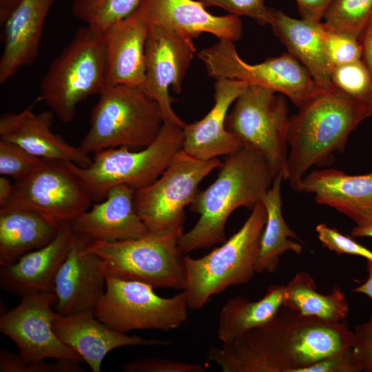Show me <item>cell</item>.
Wrapping results in <instances>:
<instances>
[{"mask_svg": "<svg viewBox=\"0 0 372 372\" xmlns=\"http://www.w3.org/2000/svg\"><path fill=\"white\" fill-rule=\"evenodd\" d=\"M53 329L58 338L73 349L92 371L99 372L105 357L123 347L169 346L168 340L145 339L112 329L99 321L92 311L70 316L56 314Z\"/></svg>", "mask_w": 372, "mask_h": 372, "instance_id": "cell-18", "label": "cell"}, {"mask_svg": "<svg viewBox=\"0 0 372 372\" xmlns=\"http://www.w3.org/2000/svg\"><path fill=\"white\" fill-rule=\"evenodd\" d=\"M334 88L354 99L369 102L372 98V75L362 59L333 68Z\"/></svg>", "mask_w": 372, "mask_h": 372, "instance_id": "cell-33", "label": "cell"}, {"mask_svg": "<svg viewBox=\"0 0 372 372\" xmlns=\"http://www.w3.org/2000/svg\"><path fill=\"white\" fill-rule=\"evenodd\" d=\"M134 192L126 185L112 187L103 200L92 203L70 222L73 232L91 242H109L147 234L149 231L134 208Z\"/></svg>", "mask_w": 372, "mask_h": 372, "instance_id": "cell-22", "label": "cell"}, {"mask_svg": "<svg viewBox=\"0 0 372 372\" xmlns=\"http://www.w3.org/2000/svg\"><path fill=\"white\" fill-rule=\"evenodd\" d=\"M353 331L347 322H329L287 309L242 338L207 352L223 372H299L349 349Z\"/></svg>", "mask_w": 372, "mask_h": 372, "instance_id": "cell-1", "label": "cell"}, {"mask_svg": "<svg viewBox=\"0 0 372 372\" xmlns=\"http://www.w3.org/2000/svg\"><path fill=\"white\" fill-rule=\"evenodd\" d=\"M198 57L204 63L208 76L268 88L285 96L298 108L327 90L319 85L289 53L250 64L240 57L233 41L219 39L200 51Z\"/></svg>", "mask_w": 372, "mask_h": 372, "instance_id": "cell-11", "label": "cell"}, {"mask_svg": "<svg viewBox=\"0 0 372 372\" xmlns=\"http://www.w3.org/2000/svg\"><path fill=\"white\" fill-rule=\"evenodd\" d=\"M55 1L23 0L2 28L1 41L4 48L0 59L1 83L37 59L44 22Z\"/></svg>", "mask_w": 372, "mask_h": 372, "instance_id": "cell-25", "label": "cell"}, {"mask_svg": "<svg viewBox=\"0 0 372 372\" xmlns=\"http://www.w3.org/2000/svg\"><path fill=\"white\" fill-rule=\"evenodd\" d=\"M298 109L289 118L287 180L300 192L308 170L329 165L334 153L344 148L351 132L369 116L368 102L335 88L324 90Z\"/></svg>", "mask_w": 372, "mask_h": 372, "instance_id": "cell-3", "label": "cell"}, {"mask_svg": "<svg viewBox=\"0 0 372 372\" xmlns=\"http://www.w3.org/2000/svg\"><path fill=\"white\" fill-rule=\"evenodd\" d=\"M63 222L19 205L0 207V266L10 265L25 254L48 245Z\"/></svg>", "mask_w": 372, "mask_h": 372, "instance_id": "cell-26", "label": "cell"}, {"mask_svg": "<svg viewBox=\"0 0 372 372\" xmlns=\"http://www.w3.org/2000/svg\"><path fill=\"white\" fill-rule=\"evenodd\" d=\"M351 351L359 371L372 372V313L355 327Z\"/></svg>", "mask_w": 372, "mask_h": 372, "instance_id": "cell-40", "label": "cell"}, {"mask_svg": "<svg viewBox=\"0 0 372 372\" xmlns=\"http://www.w3.org/2000/svg\"><path fill=\"white\" fill-rule=\"evenodd\" d=\"M300 192L313 194L317 203L344 214L355 226L372 223V172L350 175L335 169L313 170L302 178Z\"/></svg>", "mask_w": 372, "mask_h": 372, "instance_id": "cell-24", "label": "cell"}, {"mask_svg": "<svg viewBox=\"0 0 372 372\" xmlns=\"http://www.w3.org/2000/svg\"><path fill=\"white\" fill-rule=\"evenodd\" d=\"M282 180L283 177L277 175L262 200L267 218L260 242L256 268L258 273H274L282 254L289 251L300 254L302 250V245L293 240L298 238L297 235L287 224L282 215Z\"/></svg>", "mask_w": 372, "mask_h": 372, "instance_id": "cell-29", "label": "cell"}, {"mask_svg": "<svg viewBox=\"0 0 372 372\" xmlns=\"http://www.w3.org/2000/svg\"><path fill=\"white\" fill-rule=\"evenodd\" d=\"M164 122L160 106L141 87H107L92 110L79 147L88 154L120 147L143 149L154 141Z\"/></svg>", "mask_w": 372, "mask_h": 372, "instance_id": "cell-7", "label": "cell"}, {"mask_svg": "<svg viewBox=\"0 0 372 372\" xmlns=\"http://www.w3.org/2000/svg\"><path fill=\"white\" fill-rule=\"evenodd\" d=\"M289 118L282 94L249 85L235 101L225 124L242 145L253 148L264 157L276 176L280 174L287 180Z\"/></svg>", "mask_w": 372, "mask_h": 372, "instance_id": "cell-10", "label": "cell"}, {"mask_svg": "<svg viewBox=\"0 0 372 372\" xmlns=\"http://www.w3.org/2000/svg\"><path fill=\"white\" fill-rule=\"evenodd\" d=\"M74 232L70 222L63 221L55 238L48 245L28 252L14 262L0 266V286L21 298L54 292L56 273L70 248Z\"/></svg>", "mask_w": 372, "mask_h": 372, "instance_id": "cell-21", "label": "cell"}, {"mask_svg": "<svg viewBox=\"0 0 372 372\" xmlns=\"http://www.w3.org/2000/svg\"><path fill=\"white\" fill-rule=\"evenodd\" d=\"M196 53L193 39L174 30L149 25L145 48V81L142 90L161 107L164 120L183 127L174 112L169 90L182 91V83Z\"/></svg>", "mask_w": 372, "mask_h": 372, "instance_id": "cell-14", "label": "cell"}, {"mask_svg": "<svg viewBox=\"0 0 372 372\" xmlns=\"http://www.w3.org/2000/svg\"><path fill=\"white\" fill-rule=\"evenodd\" d=\"M372 14V0H333L324 19L334 31L360 38Z\"/></svg>", "mask_w": 372, "mask_h": 372, "instance_id": "cell-32", "label": "cell"}, {"mask_svg": "<svg viewBox=\"0 0 372 372\" xmlns=\"http://www.w3.org/2000/svg\"><path fill=\"white\" fill-rule=\"evenodd\" d=\"M91 241L74 233L72 244L54 280V310L70 316L94 309L106 289L104 261L85 248Z\"/></svg>", "mask_w": 372, "mask_h": 372, "instance_id": "cell-16", "label": "cell"}, {"mask_svg": "<svg viewBox=\"0 0 372 372\" xmlns=\"http://www.w3.org/2000/svg\"><path fill=\"white\" fill-rule=\"evenodd\" d=\"M215 181L198 192L190 209L200 215L196 225L179 239L183 253L208 248L227 240L225 225L240 207L249 209L262 202L276 176L267 161L242 145L229 155Z\"/></svg>", "mask_w": 372, "mask_h": 372, "instance_id": "cell-2", "label": "cell"}, {"mask_svg": "<svg viewBox=\"0 0 372 372\" xmlns=\"http://www.w3.org/2000/svg\"><path fill=\"white\" fill-rule=\"evenodd\" d=\"M23 0H0V24L3 28Z\"/></svg>", "mask_w": 372, "mask_h": 372, "instance_id": "cell-44", "label": "cell"}, {"mask_svg": "<svg viewBox=\"0 0 372 372\" xmlns=\"http://www.w3.org/2000/svg\"><path fill=\"white\" fill-rule=\"evenodd\" d=\"M183 234L149 232L134 239L110 242L93 241L85 251L104 261L106 275L142 282L154 289L183 290L185 256L179 245Z\"/></svg>", "mask_w": 372, "mask_h": 372, "instance_id": "cell-8", "label": "cell"}, {"mask_svg": "<svg viewBox=\"0 0 372 372\" xmlns=\"http://www.w3.org/2000/svg\"><path fill=\"white\" fill-rule=\"evenodd\" d=\"M42 102L39 96L30 105L19 112L3 114L0 117V140L14 143L41 158L69 161L87 167L92 158L79 146L68 143L52 132L54 113H34L33 107Z\"/></svg>", "mask_w": 372, "mask_h": 372, "instance_id": "cell-17", "label": "cell"}, {"mask_svg": "<svg viewBox=\"0 0 372 372\" xmlns=\"http://www.w3.org/2000/svg\"><path fill=\"white\" fill-rule=\"evenodd\" d=\"M284 287L272 285L256 301L243 296L228 298L220 312L218 338L223 343H231L271 320L283 306Z\"/></svg>", "mask_w": 372, "mask_h": 372, "instance_id": "cell-28", "label": "cell"}, {"mask_svg": "<svg viewBox=\"0 0 372 372\" xmlns=\"http://www.w3.org/2000/svg\"><path fill=\"white\" fill-rule=\"evenodd\" d=\"M13 189V183L7 176H0V207L6 205Z\"/></svg>", "mask_w": 372, "mask_h": 372, "instance_id": "cell-45", "label": "cell"}, {"mask_svg": "<svg viewBox=\"0 0 372 372\" xmlns=\"http://www.w3.org/2000/svg\"><path fill=\"white\" fill-rule=\"evenodd\" d=\"M80 362L69 360L25 361L19 355L0 350L1 372H81Z\"/></svg>", "mask_w": 372, "mask_h": 372, "instance_id": "cell-35", "label": "cell"}, {"mask_svg": "<svg viewBox=\"0 0 372 372\" xmlns=\"http://www.w3.org/2000/svg\"><path fill=\"white\" fill-rule=\"evenodd\" d=\"M368 112L369 117L372 116V98L368 102Z\"/></svg>", "mask_w": 372, "mask_h": 372, "instance_id": "cell-48", "label": "cell"}, {"mask_svg": "<svg viewBox=\"0 0 372 372\" xmlns=\"http://www.w3.org/2000/svg\"><path fill=\"white\" fill-rule=\"evenodd\" d=\"M283 306L306 316L329 322H342L349 314V307L344 293L338 286L331 293L316 291L313 278L300 271L284 287Z\"/></svg>", "mask_w": 372, "mask_h": 372, "instance_id": "cell-30", "label": "cell"}, {"mask_svg": "<svg viewBox=\"0 0 372 372\" xmlns=\"http://www.w3.org/2000/svg\"><path fill=\"white\" fill-rule=\"evenodd\" d=\"M188 308L183 290L164 298L146 283L106 275L105 291L94 313L99 321L121 333L137 329L168 331L187 320Z\"/></svg>", "mask_w": 372, "mask_h": 372, "instance_id": "cell-12", "label": "cell"}, {"mask_svg": "<svg viewBox=\"0 0 372 372\" xmlns=\"http://www.w3.org/2000/svg\"><path fill=\"white\" fill-rule=\"evenodd\" d=\"M301 18L321 21L333 0H295Z\"/></svg>", "mask_w": 372, "mask_h": 372, "instance_id": "cell-42", "label": "cell"}, {"mask_svg": "<svg viewBox=\"0 0 372 372\" xmlns=\"http://www.w3.org/2000/svg\"><path fill=\"white\" fill-rule=\"evenodd\" d=\"M221 165L218 158L202 160L182 149L154 183L135 191L134 208L149 232L183 234L185 207L194 202L203 179Z\"/></svg>", "mask_w": 372, "mask_h": 372, "instance_id": "cell-9", "label": "cell"}, {"mask_svg": "<svg viewBox=\"0 0 372 372\" xmlns=\"http://www.w3.org/2000/svg\"><path fill=\"white\" fill-rule=\"evenodd\" d=\"M323 37L333 68L362 59V48L358 38L331 30L327 28L324 23Z\"/></svg>", "mask_w": 372, "mask_h": 372, "instance_id": "cell-36", "label": "cell"}, {"mask_svg": "<svg viewBox=\"0 0 372 372\" xmlns=\"http://www.w3.org/2000/svg\"><path fill=\"white\" fill-rule=\"evenodd\" d=\"M270 25L289 53L307 70L319 85L334 88L331 81L333 66L327 52L323 23L298 19L272 9Z\"/></svg>", "mask_w": 372, "mask_h": 372, "instance_id": "cell-27", "label": "cell"}, {"mask_svg": "<svg viewBox=\"0 0 372 372\" xmlns=\"http://www.w3.org/2000/svg\"><path fill=\"white\" fill-rule=\"evenodd\" d=\"M359 40L362 48V60L372 75V14Z\"/></svg>", "mask_w": 372, "mask_h": 372, "instance_id": "cell-43", "label": "cell"}, {"mask_svg": "<svg viewBox=\"0 0 372 372\" xmlns=\"http://www.w3.org/2000/svg\"><path fill=\"white\" fill-rule=\"evenodd\" d=\"M183 141V127L165 121L154 141L139 151L108 148L94 153L87 167L66 163L92 201L97 203L114 187L126 185L136 191L151 185L182 149Z\"/></svg>", "mask_w": 372, "mask_h": 372, "instance_id": "cell-4", "label": "cell"}, {"mask_svg": "<svg viewBox=\"0 0 372 372\" xmlns=\"http://www.w3.org/2000/svg\"><path fill=\"white\" fill-rule=\"evenodd\" d=\"M352 237L372 238V223L365 226H355L351 231Z\"/></svg>", "mask_w": 372, "mask_h": 372, "instance_id": "cell-47", "label": "cell"}, {"mask_svg": "<svg viewBox=\"0 0 372 372\" xmlns=\"http://www.w3.org/2000/svg\"><path fill=\"white\" fill-rule=\"evenodd\" d=\"M14 308L0 318V331L17 346L25 361L46 359L69 360L83 362L82 358L64 344L53 329L57 314L53 309L56 302L54 292L21 298Z\"/></svg>", "mask_w": 372, "mask_h": 372, "instance_id": "cell-15", "label": "cell"}, {"mask_svg": "<svg viewBox=\"0 0 372 372\" xmlns=\"http://www.w3.org/2000/svg\"><path fill=\"white\" fill-rule=\"evenodd\" d=\"M21 147L0 140V174L19 180L30 174L41 162Z\"/></svg>", "mask_w": 372, "mask_h": 372, "instance_id": "cell-34", "label": "cell"}, {"mask_svg": "<svg viewBox=\"0 0 372 372\" xmlns=\"http://www.w3.org/2000/svg\"><path fill=\"white\" fill-rule=\"evenodd\" d=\"M141 0H72V12L86 26L103 32L133 13Z\"/></svg>", "mask_w": 372, "mask_h": 372, "instance_id": "cell-31", "label": "cell"}, {"mask_svg": "<svg viewBox=\"0 0 372 372\" xmlns=\"http://www.w3.org/2000/svg\"><path fill=\"white\" fill-rule=\"evenodd\" d=\"M299 372H360L353 358L351 348L326 357L304 367Z\"/></svg>", "mask_w": 372, "mask_h": 372, "instance_id": "cell-41", "label": "cell"}, {"mask_svg": "<svg viewBox=\"0 0 372 372\" xmlns=\"http://www.w3.org/2000/svg\"><path fill=\"white\" fill-rule=\"evenodd\" d=\"M149 25H161L194 39L209 33L233 42L242 36L240 17L216 16L207 12L200 1L141 0L138 8Z\"/></svg>", "mask_w": 372, "mask_h": 372, "instance_id": "cell-20", "label": "cell"}, {"mask_svg": "<svg viewBox=\"0 0 372 372\" xmlns=\"http://www.w3.org/2000/svg\"><path fill=\"white\" fill-rule=\"evenodd\" d=\"M205 369L200 363L159 358H139L123 366L125 372H203Z\"/></svg>", "mask_w": 372, "mask_h": 372, "instance_id": "cell-39", "label": "cell"}, {"mask_svg": "<svg viewBox=\"0 0 372 372\" xmlns=\"http://www.w3.org/2000/svg\"><path fill=\"white\" fill-rule=\"evenodd\" d=\"M149 25L137 8L103 32L105 88L117 85L141 87L145 81V48Z\"/></svg>", "mask_w": 372, "mask_h": 372, "instance_id": "cell-23", "label": "cell"}, {"mask_svg": "<svg viewBox=\"0 0 372 372\" xmlns=\"http://www.w3.org/2000/svg\"><path fill=\"white\" fill-rule=\"evenodd\" d=\"M92 203L66 161L42 158L30 174L13 183L7 205L25 206L61 221L72 222Z\"/></svg>", "mask_w": 372, "mask_h": 372, "instance_id": "cell-13", "label": "cell"}, {"mask_svg": "<svg viewBox=\"0 0 372 372\" xmlns=\"http://www.w3.org/2000/svg\"><path fill=\"white\" fill-rule=\"evenodd\" d=\"M103 32L84 26L50 63L39 84V96L63 123L74 120L78 105L105 88Z\"/></svg>", "mask_w": 372, "mask_h": 372, "instance_id": "cell-6", "label": "cell"}, {"mask_svg": "<svg viewBox=\"0 0 372 372\" xmlns=\"http://www.w3.org/2000/svg\"><path fill=\"white\" fill-rule=\"evenodd\" d=\"M366 270L367 278L362 285L355 287L353 291L364 294L372 300V262L370 261L366 262Z\"/></svg>", "mask_w": 372, "mask_h": 372, "instance_id": "cell-46", "label": "cell"}, {"mask_svg": "<svg viewBox=\"0 0 372 372\" xmlns=\"http://www.w3.org/2000/svg\"><path fill=\"white\" fill-rule=\"evenodd\" d=\"M248 85L238 80L216 79L211 110L200 121L183 127V150L196 158L211 160L240 149L241 141L226 129L225 123L229 107Z\"/></svg>", "mask_w": 372, "mask_h": 372, "instance_id": "cell-19", "label": "cell"}, {"mask_svg": "<svg viewBox=\"0 0 372 372\" xmlns=\"http://www.w3.org/2000/svg\"><path fill=\"white\" fill-rule=\"evenodd\" d=\"M205 8H221L231 14L246 16L254 19L260 25H270L272 8H268L265 0H200Z\"/></svg>", "mask_w": 372, "mask_h": 372, "instance_id": "cell-38", "label": "cell"}, {"mask_svg": "<svg viewBox=\"0 0 372 372\" xmlns=\"http://www.w3.org/2000/svg\"><path fill=\"white\" fill-rule=\"evenodd\" d=\"M266 218L265 208L262 202L258 203L241 228L221 246L201 258L185 256L183 291L189 308L200 309L211 296L253 278Z\"/></svg>", "mask_w": 372, "mask_h": 372, "instance_id": "cell-5", "label": "cell"}, {"mask_svg": "<svg viewBox=\"0 0 372 372\" xmlns=\"http://www.w3.org/2000/svg\"><path fill=\"white\" fill-rule=\"evenodd\" d=\"M318 238L324 247L337 254L360 256L372 262V251L358 243L351 236L324 223L316 227Z\"/></svg>", "mask_w": 372, "mask_h": 372, "instance_id": "cell-37", "label": "cell"}]
</instances>
